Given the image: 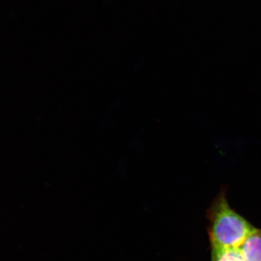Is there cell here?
Returning a JSON list of instances; mask_svg holds the SVG:
<instances>
[{
  "label": "cell",
  "mask_w": 261,
  "mask_h": 261,
  "mask_svg": "<svg viewBox=\"0 0 261 261\" xmlns=\"http://www.w3.org/2000/svg\"><path fill=\"white\" fill-rule=\"evenodd\" d=\"M239 248L246 261H261V228H257Z\"/></svg>",
  "instance_id": "cell-2"
},
{
  "label": "cell",
  "mask_w": 261,
  "mask_h": 261,
  "mask_svg": "<svg viewBox=\"0 0 261 261\" xmlns=\"http://www.w3.org/2000/svg\"><path fill=\"white\" fill-rule=\"evenodd\" d=\"M211 261H246L239 247L231 248L211 247Z\"/></svg>",
  "instance_id": "cell-3"
},
{
  "label": "cell",
  "mask_w": 261,
  "mask_h": 261,
  "mask_svg": "<svg viewBox=\"0 0 261 261\" xmlns=\"http://www.w3.org/2000/svg\"><path fill=\"white\" fill-rule=\"evenodd\" d=\"M207 217L211 247L214 248L239 247L257 228L230 206L226 187L213 202Z\"/></svg>",
  "instance_id": "cell-1"
}]
</instances>
